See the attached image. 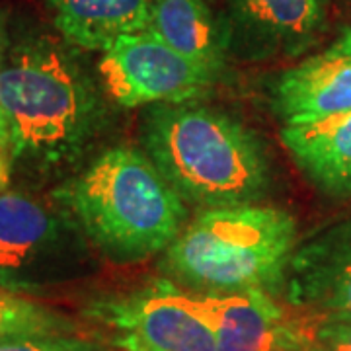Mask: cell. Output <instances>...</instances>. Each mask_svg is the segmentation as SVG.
I'll use <instances>...</instances> for the list:
<instances>
[{
	"label": "cell",
	"mask_w": 351,
	"mask_h": 351,
	"mask_svg": "<svg viewBox=\"0 0 351 351\" xmlns=\"http://www.w3.org/2000/svg\"><path fill=\"white\" fill-rule=\"evenodd\" d=\"M69 41L32 34L8 41L0 71L4 149L36 172L80 158L106 125V104Z\"/></svg>",
	"instance_id": "6da1fadb"
},
{
	"label": "cell",
	"mask_w": 351,
	"mask_h": 351,
	"mask_svg": "<svg viewBox=\"0 0 351 351\" xmlns=\"http://www.w3.org/2000/svg\"><path fill=\"white\" fill-rule=\"evenodd\" d=\"M53 199L75 219L94 250L119 265L164 252L188 223V203L135 147L101 152L55 189Z\"/></svg>",
	"instance_id": "7a4b0ae2"
},
{
	"label": "cell",
	"mask_w": 351,
	"mask_h": 351,
	"mask_svg": "<svg viewBox=\"0 0 351 351\" xmlns=\"http://www.w3.org/2000/svg\"><path fill=\"white\" fill-rule=\"evenodd\" d=\"M141 143L182 199L201 209L256 203L271 182L258 135L213 108L151 106L141 121Z\"/></svg>",
	"instance_id": "3957f363"
},
{
	"label": "cell",
	"mask_w": 351,
	"mask_h": 351,
	"mask_svg": "<svg viewBox=\"0 0 351 351\" xmlns=\"http://www.w3.org/2000/svg\"><path fill=\"white\" fill-rule=\"evenodd\" d=\"M297 221L256 203L203 209L162 252L160 271L193 295L277 293L297 250Z\"/></svg>",
	"instance_id": "277c9868"
},
{
	"label": "cell",
	"mask_w": 351,
	"mask_h": 351,
	"mask_svg": "<svg viewBox=\"0 0 351 351\" xmlns=\"http://www.w3.org/2000/svg\"><path fill=\"white\" fill-rule=\"evenodd\" d=\"M92 244L55 201L0 191V287L43 297L92 269Z\"/></svg>",
	"instance_id": "5b68a950"
},
{
	"label": "cell",
	"mask_w": 351,
	"mask_h": 351,
	"mask_svg": "<svg viewBox=\"0 0 351 351\" xmlns=\"http://www.w3.org/2000/svg\"><path fill=\"white\" fill-rule=\"evenodd\" d=\"M101 86L115 104L141 108L186 104L207 96L221 73L182 55L143 29L115 39L101 51Z\"/></svg>",
	"instance_id": "8992f818"
},
{
	"label": "cell",
	"mask_w": 351,
	"mask_h": 351,
	"mask_svg": "<svg viewBox=\"0 0 351 351\" xmlns=\"http://www.w3.org/2000/svg\"><path fill=\"white\" fill-rule=\"evenodd\" d=\"M88 316L115 332L121 351H215V336L193 293L166 277L151 287L94 301Z\"/></svg>",
	"instance_id": "52a82bcc"
},
{
	"label": "cell",
	"mask_w": 351,
	"mask_h": 351,
	"mask_svg": "<svg viewBox=\"0 0 351 351\" xmlns=\"http://www.w3.org/2000/svg\"><path fill=\"white\" fill-rule=\"evenodd\" d=\"M230 49L250 59H295L328 27L330 0H223Z\"/></svg>",
	"instance_id": "ba28073f"
},
{
	"label": "cell",
	"mask_w": 351,
	"mask_h": 351,
	"mask_svg": "<svg viewBox=\"0 0 351 351\" xmlns=\"http://www.w3.org/2000/svg\"><path fill=\"white\" fill-rule=\"evenodd\" d=\"M283 289L289 304L318 320L351 322V219L297 246Z\"/></svg>",
	"instance_id": "9c48e42d"
},
{
	"label": "cell",
	"mask_w": 351,
	"mask_h": 351,
	"mask_svg": "<svg viewBox=\"0 0 351 351\" xmlns=\"http://www.w3.org/2000/svg\"><path fill=\"white\" fill-rule=\"evenodd\" d=\"M271 96L283 125L351 112V27H341L326 49L277 76Z\"/></svg>",
	"instance_id": "30bf717a"
},
{
	"label": "cell",
	"mask_w": 351,
	"mask_h": 351,
	"mask_svg": "<svg viewBox=\"0 0 351 351\" xmlns=\"http://www.w3.org/2000/svg\"><path fill=\"white\" fill-rule=\"evenodd\" d=\"M209 322L215 351H302L301 330L285 324V314L267 291L193 295Z\"/></svg>",
	"instance_id": "8fae6325"
},
{
	"label": "cell",
	"mask_w": 351,
	"mask_h": 351,
	"mask_svg": "<svg viewBox=\"0 0 351 351\" xmlns=\"http://www.w3.org/2000/svg\"><path fill=\"white\" fill-rule=\"evenodd\" d=\"M147 32L219 73L232 51L230 27L215 0H152Z\"/></svg>",
	"instance_id": "7c38bea8"
},
{
	"label": "cell",
	"mask_w": 351,
	"mask_h": 351,
	"mask_svg": "<svg viewBox=\"0 0 351 351\" xmlns=\"http://www.w3.org/2000/svg\"><path fill=\"white\" fill-rule=\"evenodd\" d=\"M281 141L301 172L330 195H351V112L283 125Z\"/></svg>",
	"instance_id": "4fadbf2b"
},
{
	"label": "cell",
	"mask_w": 351,
	"mask_h": 351,
	"mask_svg": "<svg viewBox=\"0 0 351 351\" xmlns=\"http://www.w3.org/2000/svg\"><path fill=\"white\" fill-rule=\"evenodd\" d=\"M53 24L76 49L104 51L147 29L152 0H45Z\"/></svg>",
	"instance_id": "5bb4252c"
},
{
	"label": "cell",
	"mask_w": 351,
	"mask_h": 351,
	"mask_svg": "<svg viewBox=\"0 0 351 351\" xmlns=\"http://www.w3.org/2000/svg\"><path fill=\"white\" fill-rule=\"evenodd\" d=\"M43 336H82V326L36 297L0 287V341Z\"/></svg>",
	"instance_id": "9a60e30c"
},
{
	"label": "cell",
	"mask_w": 351,
	"mask_h": 351,
	"mask_svg": "<svg viewBox=\"0 0 351 351\" xmlns=\"http://www.w3.org/2000/svg\"><path fill=\"white\" fill-rule=\"evenodd\" d=\"M304 351H351V322L318 320L301 330Z\"/></svg>",
	"instance_id": "2e32d148"
},
{
	"label": "cell",
	"mask_w": 351,
	"mask_h": 351,
	"mask_svg": "<svg viewBox=\"0 0 351 351\" xmlns=\"http://www.w3.org/2000/svg\"><path fill=\"white\" fill-rule=\"evenodd\" d=\"M0 351H110L86 336H43L0 341Z\"/></svg>",
	"instance_id": "e0dca14e"
},
{
	"label": "cell",
	"mask_w": 351,
	"mask_h": 351,
	"mask_svg": "<svg viewBox=\"0 0 351 351\" xmlns=\"http://www.w3.org/2000/svg\"><path fill=\"white\" fill-rule=\"evenodd\" d=\"M10 41V34H8V20L6 14L0 10V71H2V61H4V53ZM0 147L4 149V127H2V115H0ZM6 151V149H4Z\"/></svg>",
	"instance_id": "ac0fdd59"
},
{
	"label": "cell",
	"mask_w": 351,
	"mask_h": 351,
	"mask_svg": "<svg viewBox=\"0 0 351 351\" xmlns=\"http://www.w3.org/2000/svg\"><path fill=\"white\" fill-rule=\"evenodd\" d=\"M10 168H12V160L8 156V152L0 147V191H4L10 182Z\"/></svg>",
	"instance_id": "d6986e66"
},
{
	"label": "cell",
	"mask_w": 351,
	"mask_h": 351,
	"mask_svg": "<svg viewBox=\"0 0 351 351\" xmlns=\"http://www.w3.org/2000/svg\"><path fill=\"white\" fill-rule=\"evenodd\" d=\"M348 2H351V0H348Z\"/></svg>",
	"instance_id": "ffe728a7"
}]
</instances>
